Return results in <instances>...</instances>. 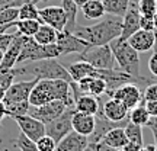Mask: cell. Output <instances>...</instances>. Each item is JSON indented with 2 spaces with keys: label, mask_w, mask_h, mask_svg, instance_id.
I'll list each match as a JSON object with an SVG mask.
<instances>
[{
  "label": "cell",
  "mask_w": 157,
  "mask_h": 151,
  "mask_svg": "<svg viewBox=\"0 0 157 151\" xmlns=\"http://www.w3.org/2000/svg\"><path fill=\"white\" fill-rule=\"evenodd\" d=\"M15 73L17 76H29V78H61L68 83H73V78L68 73V70L61 62L57 61V58H45V60H38V61H28L26 66L15 68Z\"/></svg>",
  "instance_id": "3957f363"
},
{
  "label": "cell",
  "mask_w": 157,
  "mask_h": 151,
  "mask_svg": "<svg viewBox=\"0 0 157 151\" xmlns=\"http://www.w3.org/2000/svg\"><path fill=\"white\" fill-rule=\"evenodd\" d=\"M129 2H134V3H137V2H138V0H129Z\"/></svg>",
  "instance_id": "680465c9"
},
{
  "label": "cell",
  "mask_w": 157,
  "mask_h": 151,
  "mask_svg": "<svg viewBox=\"0 0 157 151\" xmlns=\"http://www.w3.org/2000/svg\"><path fill=\"white\" fill-rule=\"evenodd\" d=\"M109 45L112 48V52L115 55L117 64L119 66V70H122L124 73L129 74L135 78L143 77L140 74V52L135 51L128 44V41L117 38Z\"/></svg>",
  "instance_id": "277c9868"
},
{
  "label": "cell",
  "mask_w": 157,
  "mask_h": 151,
  "mask_svg": "<svg viewBox=\"0 0 157 151\" xmlns=\"http://www.w3.org/2000/svg\"><path fill=\"white\" fill-rule=\"evenodd\" d=\"M87 145H89L87 137L78 134L76 131H71L61 141L57 142V147L54 151H83Z\"/></svg>",
  "instance_id": "2e32d148"
},
{
  "label": "cell",
  "mask_w": 157,
  "mask_h": 151,
  "mask_svg": "<svg viewBox=\"0 0 157 151\" xmlns=\"http://www.w3.org/2000/svg\"><path fill=\"white\" fill-rule=\"evenodd\" d=\"M137 9L141 16L153 17L157 13V0H138Z\"/></svg>",
  "instance_id": "4dcf8cb0"
},
{
  "label": "cell",
  "mask_w": 157,
  "mask_h": 151,
  "mask_svg": "<svg viewBox=\"0 0 157 151\" xmlns=\"http://www.w3.org/2000/svg\"><path fill=\"white\" fill-rule=\"evenodd\" d=\"M19 19V7L17 6H7L0 12V25L3 23H13Z\"/></svg>",
  "instance_id": "1f68e13d"
},
{
  "label": "cell",
  "mask_w": 157,
  "mask_h": 151,
  "mask_svg": "<svg viewBox=\"0 0 157 151\" xmlns=\"http://www.w3.org/2000/svg\"><path fill=\"white\" fill-rule=\"evenodd\" d=\"M7 116V109H6L5 102H0V122H3V119Z\"/></svg>",
  "instance_id": "f6af8a7d"
},
{
  "label": "cell",
  "mask_w": 157,
  "mask_h": 151,
  "mask_svg": "<svg viewBox=\"0 0 157 151\" xmlns=\"http://www.w3.org/2000/svg\"><path fill=\"white\" fill-rule=\"evenodd\" d=\"M51 100H63L67 108H74V96L71 83L61 78H42L38 80L29 95L31 106H41Z\"/></svg>",
  "instance_id": "6da1fadb"
},
{
  "label": "cell",
  "mask_w": 157,
  "mask_h": 151,
  "mask_svg": "<svg viewBox=\"0 0 157 151\" xmlns=\"http://www.w3.org/2000/svg\"><path fill=\"white\" fill-rule=\"evenodd\" d=\"M38 78H26L22 81H16V83H12V86L6 90L5 95V103H15V102H23L28 100L29 95L34 89V86L36 84Z\"/></svg>",
  "instance_id": "8fae6325"
},
{
  "label": "cell",
  "mask_w": 157,
  "mask_h": 151,
  "mask_svg": "<svg viewBox=\"0 0 157 151\" xmlns=\"http://www.w3.org/2000/svg\"><path fill=\"white\" fill-rule=\"evenodd\" d=\"M31 2H34L35 5H38V3H41V2H45V0H31Z\"/></svg>",
  "instance_id": "11a10c76"
},
{
  "label": "cell",
  "mask_w": 157,
  "mask_h": 151,
  "mask_svg": "<svg viewBox=\"0 0 157 151\" xmlns=\"http://www.w3.org/2000/svg\"><path fill=\"white\" fill-rule=\"evenodd\" d=\"M19 19H39V9L34 2L28 0L19 6Z\"/></svg>",
  "instance_id": "f1b7e54d"
},
{
  "label": "cell",
  "mask_w": 157,
  "mask_h": 151,
  "mask_svg": "<svg viewBox=\"0 0 157 151\" xmlns=\"http://www.w3.org/2000/svg\"><path fill=\"white\" fill-rule=\"evenodd\" d=\"M140 29H144V31H154V22H153V17L140 16Z\"/></svg>",
  "instance_id": "f35d334b"
},
{
  "label": "cell",
  "mask_w": 157,
  "mask_h": 151,
  "mask_svg": "<svg viewBox=\"0 0 157 151\" xmlns=\"http://www.w3.org/2000/svg\"><path fill=\"white\" fill-rule=\"evenodd\" d=\"M39 19L42 23H47L57 31H64L66 28V12L61 6H48L39 9Z\"/></svg>",
  "instance_id": "5bb4252c"
},
{
  "label": "cell",
  "mask_w": 157,
  "mask_h": 151,
  "mask_svg": "<svg viewBox=\"0 0 157 151\" xmlns=\"http://www.w3.org/2000/svg\"><path fill=\"white\" fill-rule=\"evenodd\" d=\"M83 151H93V148H92V147H90V145H87V147H86V148H84Z\"/></svg>",
  "instance_id": "f5cc1de1"
},
{
  "label": "cell",
  "mask_w": 157,
  "mask_h": 151,
  "mask_svg": "<svg viewBox=\"0 0 157 151\" xmlns=\"http://www.w3.org/2000/svg\"><path fill=\"white\" fill-rule=\"evenodd\" d=\"M106 89H108L106 81H105L103 78L102 77H93L92 78V81H90V84H89V92H87V93L96 96V97H99V96L106 93Z\"/></svg>",
  "instance_id": "d6a6232c"
},
{
  "label": "cell",
  "mask_w": 157,
  "mask_h": 151,
  "mask_svg": "<svg viewBox=\"0 0 157 151\" xmlns=\"http://www.w3.org/2000/svg\"><path fill=\"white\" fill-rule=\"evenodd\" d=\"M143 100H157V83L147 84L143 90Z\"/></svg>",
  "instance_id": "8d00e7d4"
},
{
  "label": "cell",
  "mask_w": 157,
  "mask_h": 151,
  "mask_svg": "<svg viewBox=\"0 0 157 151\" xmlns=\"http://www.w3.org/2000/svg\"><path fill=\"white\" fill-rule=\"evenodd\" d=\"M102 3L108 15L124 16L128 10L129 0H102Z\"/></svg>",
  "instance_id": "4316f807"
},
{
  "label": "cell",
  "mask_w": 157,
  "mask_h": 151,
  "mask_svg": "<svg viewBox=\"0 0 157 151\" xmlns=\"http://www.w3.org/2000/svg\"><path fill=\"white\" fill-rule=\"evenodd\" d=\"M15 145L19 148L21 151H39L36 147V142L32 140H29L28 137L22 132H19V135L15 140Z\"/></svg>",
  "instance_id": "836d02e7"
},
{
  "label": "cell",
  "mask_w": 157,
  "mask_h": 151,
  "mask_svg": "<svg viewBox=\"0 0 157 151\" xmlns=\"http://www.w3.org/2000/svg\"><path fill=\"white\" fill-rule=\"evenodd\" d=\"M61 55V48L57 44L41 45L32 36H29L28 41L23 45L19 57H17L16 64H22V62L28 61H38V60H45V58H58Z\"/></svg>",
  "instance_id": "5b68a950"
},
{
  "label": "cell",
  "mask_w": 157,
  "mask_h": 151,
  "mask_svg": "<svg viewBox=\"0 0 157 151\" xmlns=\"http://www.w3.org/2000/svg\"><path fill=\"white\" fill-rule=\"evenodd\" d=\"M148 70L154 77H157V52H153V55L148 58Z\"/></svg>",
  "instance_id": "b9f144b4"
},
{
  "label": "cell",
  "mask_w": 157,
  "mask_h": 151,
  "mask_svg": "<svg viewBox=\"0 0 157 151\" xmlns=\"http://www.w3.org/2000/svg\"><path fill=\"white\" fill-rule=\"evenodd\" d=\"M102 141H105L108 145L113 147L117 150H122L124 147L128 144V138H127L124 126H115V128L109 129L105 134V137L102 138Z\"/></svg>",
  "instance_id": "44dd1931"
},
{
  "label": "cell",
  "mask_w": 157,
  "mask_h": 151,
  "mask_svg": "<svg viewBox=\"0 0 157 151\" xmlns=\"http://www.w3.org/2000/svg\"><path fill=\"white\" fill-rule=\"evenodd\" d=\"M128 44L138 52H147V51L153 50L154 45V34L153 31H144V29H138L134 35H131L128 39Z\"/></svg>",
  "instance_id": "ac0fdd59"
},
{
  "label": "cell",
  "mask_w": 157,
  "mask_h": 151,
  "mask_svg": "<svg viewBox=\"0 0 157 151\" xmlns=\"http://www.w3.org/2000/svg\"><path fill=\"white\" fill-rule=\"evenodd\" d=\"M74 108H67L64 113H61L58 118H56L54 121H51L50 123L45 125V134L50 135L52 140L58 142L61 141L68 132L73 131V125H71V116L74 113Z\"/></svg>",
  "instance_id": "52a82bcc"
},
{
  "label": "cell",
  "mask_w": 157,
  "mask_h": 151,
  "mask_svg": "<svg viewBox=\"0 0 157 151\" xmlns=\"http://www.w3.org/2000/svg\"><path fill=\"white\" fill-rule=\"evenodd\" d=\"M66 109H67V106L63 100H51L45 105H41V106H31L28 111V115L36 118L38 121L47 125L51 121H54L56 118H58L61 113H64Z\"/></svg>",
  "instance_id": "ba28073f"
},
{
  "label": "cell",
  "mask_w": 157,
  "mask_h": 151,
  "mask_svg": "<svg viewBox=\"0 0 157 151\" xmlns=\"http://www.w3.org/2000/svg\"><path fill=\"white\" fill-rule=\"evenodd\" d=\"M122 31V16L105 15L99 22L90 26H76L73 34L90 45H106L119 38Z\"/></svg>",
  "instance_id": "7a4b0ae2"
},
{
  "label": "cell",
  "mask_w": 157,
  "mask_h": 151,
  "mask_svg": "<svg viewBox=\"0 0 157 151\" xmlns=\"http://www.w3.org/2000/svg\"><path fill=\"white\" fill-rule=\"evenodd\" d=\"M5 95H6V90L3 87H0V102L5 100Z\"/></svg>",
  "instance_id": "681fc988"
},
{
  "label": "cell",
  "mask_w": 157,
  "mask_h": 151,
  "mask_svg": "<svg viewBox=\"0 0 157 151\" xmlns=\"http://www.w3.org/2000/svg\"><path fill=\"white\" fill-rule=\"evenodd\" d=\"M67 70L73 78V81H78L84 77H98V68H95L92 64H89L84 60L70 64Z\"/></svg>",
  "instance_id": "ffe728a7"
},
{
  "label": "cell",
  "mask_w": 157,
  "mask_h": 151,
  "mask_svg": "<svg viewBox=\"0 0 157 151\" xmlns=\"http://www.w3.org/2000/svg\"><path fill=\"white\" fill-rule=\"evenodd\" d=\"M36 147H38L39 151H54L57 147V142L51 138L50 135L45 134L36 141Z\"/></svg>",
  "instance_id": "d590c367"
},
{
  "label": "cell",
  "mask_w": 157,
  "mask_h": 151,
  "mask_svg": "<svg viewBox=\"0 0 157 151\" xmlns=\"http://www.w3.org/2000/svg\"><path fill=\"white\" fill-rule=\"evenodd\" d=\"M112 97L121 100L128 109H132L134 106L140 105L141 102H144L143 100V90L135 83H125L122 86H119L113 92Z\"/></svg>",
  "instance_id": "7c38bea8"
},
{
  "label": "cell",
  "mask_w": 157,
  "mask_h": 151,
  "mask_svg": "<svg viewBox=\"0 0 157 151\" xmlns=\"http://www.w3.org/2000/svg\"><path fill=\"white\" fill-rule=\"evenodd\" d=\"M82 60L87 61L92 64L95 68H101V70H113L117 60L112 52L111 45H90L86 51L82 54H78Z\"/></svg>",
  "instance_id": "8992f818"
},
{
  "label": "cell",
  "mask_w": 157,
  "mask_h": 151,
  "mask_svg": "<svg viewBox=\"0 0 157 151\" xmlns=\"http://www.w3.org/2000/svg\"><path fill=\"white\" fill-rule=\"evenodd\" d=\"M12 119L17 123L21 132L26 135L29 140L36 142L42 135H45V123L38 121L36 118L31 115H21V116H12Z\"/></svg>",
  "instance_id": "30bf717a"
},
{
  "label": "cell",
  "mask_w": 157,
  "mask_h": 151,
  "mask_svg": "<svg viewBox=\"0 0 157 151\" xmlns=\"http://www.w3.org/2000/svg\"><path fill=\"white\" fill-rule=\"evenodd\" d=\"M5 7H7V6H0V12L3 10V9H5Z\"/></svg>",
  "instance_id": "9f6ffc18"
},
{
  "label": "cell",
  "mask_w": 157,
  "mask_h": 151,
  "mask_svg": "<svg viewBox=\"0 0 157 151\" xmlns=\"http://www.w3.org/2000/svg\"><path fill=\"white\" fill-rule=\"evenodd\" d=\"M15 78H16V73L13 68H0V87L7 90L12 83H15Z\"/></svg>",
  "instance_id": "e575fe53"
},
{
  "label": "cell",
  "mask_w": 157,
  "mask_h": 151,
  "mask_svg": "<svg viewBox=\"0 0 157 151\" xmlns=\"http://www.w3.org/2000/svg\"><path fill=\"white\" fill-rule=\"evenodd\" d=\"M29 108H31V105H29L28 100L9 103V105H6V109H7V116L12 118V116H21V115H28Z\"/></svg>",
  "instance_id": "f546056e"
},
{
  "label": "cell",
  "mask_w": 157,
  "mask_h": 151,
  "mask_svg": "<svg viewBox=\"0 0 157 151\" xmlns=\"http://www.w3.org/2000/svg\"><path fill=\"white\" fill-rule=\"evenodd\" d=\"M57 34H58L57 29H54L52 26L47 25V23H41L39 29L36 31V34L32 38L41 45H50L57 42Z\"/></svg>",
  "instance_id": "cb8c5ba5"
},
{
  "label": "cell",
  "mask_w": 157,
  "mask_h": 151,
  "mask_svg": "<svg viewBox=\"0 0 157 151\" xmlns=\"http://www.w3.org/2000/svg\"><path fill=\"white\" fill-rule=\"evenodd\" d=\"M41 21L39 19H17L15 22L16 26V32L25 36H34L36 34V31L41 26Z\"/></svg>",
  "instance_id": "d4e9b609"
},
{
  "label": "cell",
  "mask_w": 157,
  "mask_h": 151,
  "mask_svg": "<svg viewBox=\"0 0 157 151\" xmlns=\"http://www.w3.org/2000/svg\"><path fill=\"white\" fill-rule=\"evenodd\" d=\"M71 125H73V131L84 135V137H89L93 132V129H95L96 116L74 111L73 116H71Z\"/></svg>",
  "instance_id": "e0dca14e"
},
{
  "label": "cell",
  "mask_w": 157,
  "mask_h": 151,
  "mask_svg": "<svg viewBox=\"0 0 157 151\" xmlns=\"http://www.w3.org/2000/svg\"><path fill=\"white\" fill-rule=\"evenodd\" d=\"M98 113H103V116L112 122H122L128 119L129 109L121 100L115 97H109V100L102 102V106Z\"/></svg>",
  "instance_id": "4fadbf2b"
},
{
  "label": "cell",
  "mask_w": 157,
  "mask_h": 151,
  "mask_svg": "<svg viewBox=\"0 0 157 151\" xmlns=\"http://www.w3.org/2000/svg\"><path fill=\"white\" fill-rule=\"evenodd\" d=\"M80 9L83 12V16L89 21H99L101 17L106 15L102 0H89Z\"/></svg>",
  "instance_id": "7402d4cb"
},
{
  "label": "cell",
  "mask_w": 157,
  "mask_h": 151,
  "mask_svg": "<svg viewBox=\"0 0 157 151\" xmlns=\"http://www.w3.org/2000/svg\"><path fill=\"white\" fill-rule=\"evenodd\" d=\"M92 148H93V151H119L117 150V148H113V147L108 145L105 141H99V142H96V144H89Z\"/></svg>",
  "instance_id": "ab89813d"
},
{
  "label": "cell",
  "mask_w": 157,
  "mask_h": 151,
  "mask_svg": "<svg viewBox=\"0 0 157 151\" xmlns=\"http://www.w3.org/2000/svg\"><path fill=\"white\" fill-rule=\"evenodd\" d=\"M61 7L66 12V28L64 31L71 32L73 34L76 26H77V12H78V6L74 3L73 0H61Z\"/></svg>",
  "instance_id": "603a6c76"
},
{
  "label": "cell",
  "mask_w": 157,
  "mask_h": 151,
  "mask_svg": "<svg viewBox=\"0 0 157 151\" xmlns=\"http://www.w3.org/2000/svg\"><path fill=\"white\" fill-rule=\"evenodd\" d=\"M2 129H3V123L0 122V132H2Z\"/></svg>",
  "instance_id": "6f0895ef"
},
{
  "label": "cell",
  "mask_w": 157,
  "mask_h": 151,
  "mask_svg": "<svg viewBox=\"0 0 157 151\" xmlns=\"http://www.w3.org/2000/svg\"><path fill=\"white\" fill-rule=\"evenodd\" d=\"M60 48H61L63 55H67V54H82L83 51H86L90 47V44H87L84 39L78 38L71 32L67 31H58L57 34V42H56Z\"/></svg>",
  "instance_id": "9c48e42d"
},
{
  "label": "cell",
  "mask_w": 157,
  "mask_h": 151,
  "mask_svg": "<svg viewBox=\"0 0 157 151\" xmlns=\"http://www.w3.org/2000/svg\"><path fill=\"white\" fill-rule=\"evenodd\" d=\"M140 16L141 15L137 9V3L129 2L128 10L122 16V31H121L119 38L127 41L131 35H134L140 29Z\"/></svg>",
  "instance_id": "9a60e30c"
},
{
  "label": "cell",
  "mask_w": 157,
  "mask_h": 151,
  "mask_svg": "<svg viewBox=\"0 0 157 151\" xmlns=\"http://www.w3.org/2000/svg\"><path fill=\"white\" fill-rule=\"evenodd\" d=\"M102 106V99L101 96L96 97L93 95L89 93H83L80 95L74 102V109L77 112H83V113H89V115H98L99 109Z\"/></svg>",
  "instance_id": "d6986e66"
},
{
  "label": "cell",
  "mask_w": 157,
  "mask_h": 151,
  "mask_svg": "<svg viewBox=\"0 0 157 151\" xmlns=\"http://www.w3.org/2000/svg\"><path fill=\"white\" fill-rule=\"evenodd\" d=\"M141 151H156V147H154V144H144Z\"/></svg>",
  "instance_id": "7dc6e473"
},
{
  "label": "cell",
  "mask_w": 157,
  "mask_h": 151,
  "mask_svg": "<svg viewBox=\"0 0 157 151\" xmlns=\"http://www.w3.org/2000/svg\"><path fill=\"white\" fill-rule=\"evenodd\" d=\"M3 54H5V52L0 50V64H2V60H3Z\"/></svg>",
  "instance_id": "db71d44e"
},
{
  "label": "cell",
  "mask_w": 157,
  "mask_h": 151,
  "mask_svg": "<svg viewBox=\"0 0 157 151\" xmlns=\"http://www.w3.org/2000/svg\"><path fill=\"white\" fill-rule=\"evenodd\" d=\"M150 113L147 112L146 106H144V102H141L140 105L134 106L132 109H129L128 113V119L129 122L135 123V125H140V126H147V123L150 121Z\"/></svg>",
  "instance_id": "484cf974"
},
{
  "label": "cell",
  "mask_w": 157,
  "mask_h": 151,
  "mask_svg": "<svg viewBox=\"0 0 157 151\" xmlns=\"http://www.w3.org/2000/svg\"><path fill=\"white\" fill-rule=\"evenodd\" d=\"M153 22H154V29H157V13L153 16Z\"/></svg>",
  "instance_id": "816d5d0a"
},
{
  "label": "cell",
  "mask_w": 157,
  "mask_h": 151,
  "mask_svg": "<svg viewBox=\"0 0 157 151\" xmlns=\"http://www.w3.org/2000/svg\"><path fill=\"white\" fill-rule=\"evenodd\" d=\"M153 34H154V45H153V50H154V52H157V29L153 31Z\"/></svg>",
  "instance_id": "c3c4849f"
},
{
  "label": "cell",
  "mask_w": 157,
  "mask_h": 151,
  "mask_svg": "<svg viewBox=\"0 0 157 151\" xmlns=\"http://www.w3.org/2000/svg\"><path fill=\"white\" fill-rule=\"evenodd\" d=\"M147 112L150 113V116H157V100H147L144 102Z\"/></svg>",
  "instance_id": "7bdbcfd3"
},
{
  "label": "cell",
  "mask_w": 157,
  "mask_h": 151,
  "mask_svg": "<svg viewBox=\"0 0 157 151\" xmlns=\"http://www.w3.org/2000/svg\"><path fill=\"white\" fill-rule=\"evenodd\" d=\"M147 126L151 129L153 137H154V147H156V151H157V116L150 118V121H148V123H147Z\"/></svg>",
  "instance_id": "60d3db41"
},
{
  "label": "cell",
  "mask_w": 157,
  "mask_h": 151,
  "mask_svg": "<svg viewBox=\"0 0 157 151\" xmlns=\"http://www.w3.org/2000/svg\"><path fill=\"white\" fill-rule=\"evenodd\" d=\"M16 34H7V32H2L0 34V50L5 52L9 47L12 45V42L15 41Z\"/></svg>",
  "instance_id": "74e56055"
},
{
  "label": "cell",
  "mask_w": 157,
  "mask_h": 151,
  "mask_svg": "<svg viewBox=\"0 0 157 151\" xmlns=\"http://www.w3.org/2000/svg\"><path fill=\"white\" fill-rule=\"evenodd\" d=\"M141 148H143V145H138V144H135V142L128 141V144L124 147L121 151H141Z\"/></svg>",
  "instance_id": "ee69618b"
},
{
  "label": "cell",
  "mask_w": 157,
  "mask_h": 151,
  "mask_svg": "<svg viewBox=\"0 0 157 151\" xmlns=\"http://www.w3.org/2000/svg\"><path fill=\"white\" fill-rule=\"evenodd\" d=\"M73 2L78 6V7H82V6H83L84 3H86V2H89V0H73Z\"/></svg>",
  "instance_id": "f907efd6"
},
{
  "label": "cell",
  "mask_w": 157,
  "mask_h": 151,
  "mask_svg": "<svg viewBox=\"0 0 157 151\" xmlns=\"http://www.w3.org/2000/svg\"><path fill=\"white\" fill-rule=\"evenodd\" d=\"M125 129V134H127V138L131 142H135L138 145H144V135H143V126L140 125H135V123L129 122L124 126Z\"/></svg>",
  "instance_id": "83f0119b"
},
{
  "label": "cell",
  "mask_w": 157,
  "mask_h": 151,
  "mask_svg": "<svg viewBox=\"0 0 157 151\" xmlns=\"http://www.w3.org/2000/svg\"><path fill=\"white\" fill-rule=\"evenodd\" d=\"M12 26H15V22L13 23H3V25H0V34L2 32H6L9 28H12Z\"/></svg>",
  "instance_id": "bcb514c9"
}]
</instances>
